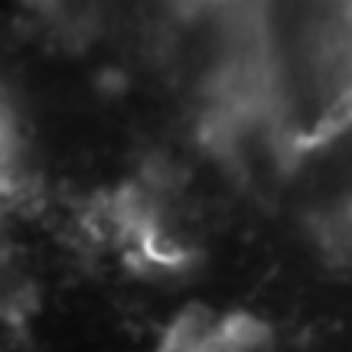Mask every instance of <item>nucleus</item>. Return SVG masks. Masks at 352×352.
Masks as SVG:
<instances>
[{
	"mask_svg": "<svg viewBox=\"0 0 352 352\" xmlns=\"http://www.w3.org/2000/svg\"><path fill=\"white\" fill-rule=\"evenodd\" d=\"M151 352H294V346L254 310L186 307L164 327Z\"/></svg>",
	"mask_w": 352,
	"mask_h": 352,
	"instance_id": "2",
	"label": "nucleus"
},
{
	"mask_svg": "<svg viewBox=\"0 0 352 352\" xmlns=\"http://www.w3.org/2000/svg\"><path fill=\"white\" fill-rule=\"evenodd\" d=\"M189 30L192 124L228 241L352 274V0H212Z\"/></svg>",
	"mask_w": 352,
	"mask_h": 352,
	"instance_id": "1",
	"label": "nucleus"
}]
</instances>
